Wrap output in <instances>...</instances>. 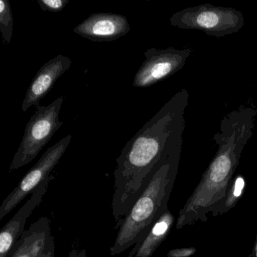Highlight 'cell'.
<instances>
[{"label": "cell", "instance_id": "cell-5", "mask_svg": "<svg viewBox=\"0 0 257 257\" xmlns=\"http://www.w3.org/2000/svg\"><path fill=\"white\" fill-rule=\"evenodd\" d=\"M63 102L64 97L61 96L49 106H37L25 127L20 147L10 165V172L31 163L55 132L61 128L63 121L59 119V115Z\"/></svg>", "mask_w": 257, "mask_h": 257}, {"label": "cell", "instance_id": "cell-19", "mask_svg": "<svg viewBox=\"0 0 257 257\" xmlns=\"http://www.w3.org/2000/svg\"><path fill=\"white\" fill-rule=\"evenodd\" d=\"M255 256L257 257V240H256V243H255Z\"/></svg>", "mask_w": 257, "mask_h": 257}, {"label": "cell", "instance_id": "cell-11", "mask_svg": "<svg viewBox=\"0 0 257 257\" xmlns=\"http://www.w3.org/2000/svg\"><path fill=\"white\" fill-rule=\"evenodd\" d=\"M51 235L50 219L43 216L24 231L12 248L9 257H39Z\"/></svg>", "mask_w": 257, "mask_h": 257}, {"label": "cell", "instance_id": "cell-6", "mask_svg": "<svg viewBox=\"0 0 257 257\" xmlns=\"http://www.w3.org/2000/svg\"><path fill=\"white\" fill-rule=\"evenodd\" d=\"M71 139V135H68L48 149L37 163L28 171L18 186L3 201L0 206V220H2L28 195L32 194L47 177L51 176L52 170L67 151Z\"/></svg>", "mask_w": 257, "mask_h": 257}, {"label": "cell", "instance_id": "cell-2", "mask_svg": "<svg viewBox=\"0 0 257 257\" xmlns=\"http://www.w3.org/2000/svg\"><path fill=\"white\" fill-rule=\"evenodd\" d=\"M172 118L169 109L162 108L127 143L117 159L112 201L115 228H119L144 192L153 169L168 150Z\"/></svg>", "mask_w": 257, "mask_h": 257}, {"label": "cell", "instance_id": "cell-8", "mask_svg": "<svg viewBox=\"0 0 257 257\" xmlns=\"http://www.w3.org/2000/svg\"><path fill=\"white\" fill-rule=\"evenodd\" d=\"M130 31L125 16L113 13H94L74 28L73 32L93 42H112Z\"/></svg>", "mask_w": 257, "mask_h": 257}, {"label": "cell", "instance_id": "cell-17", "mask_svg": "<svg viewBox=\"0 0 257 257\" xmlns=\"http://www.w3.org/2000/svg\"><path fill=\"white\" fill-rule=\"evenodd\" d=\"M195 248H182V249H171L168 253V257H188L195 253Z\"/></svg>", "mask_w": 257, "mask_h": 257}, {"label": "cell", "instance_id": "cell-18", "mask_svg": "<svg viewBox=\"0 0 257 257\" xmlns=\"http://www.w3.org/2000/svg\"><path fill=\"white\" fill-rule=\"evenodd\" d=\"M69 257H87L86 250L85 249H72L69 253Z\"/></svg>", "mask_w": 257, "mask_h": 257}, {"label": "cell", "instance_id": "cell-1", "mask_svg": "<svg viewBox=\"0 0 257 257\" xmlns=\"http://www.w3.org/2000/svg\"><path fill=\"white\" fill-rule=\"evenodd\" d=\"M254 115L255 112L247 108L234 111L222 120L220 132L214 137L219 144L217 153L195 192L180 210L177 228L205 220V215L213 213L225 199L241 152L252 134Z\"/></svg>", "mask_w": 257, "mask_h": 257}, {"label": "cell", "instance_id": "cell-9", "mask_svg": "<svg viewBox=\"0 0 257 257\" xmlns=\"http://www.w3.org/2000/svg\"><path fill=\"white\" fill-rule=\"evenodd\" d=\"M72 63L73 61L68 57L58 55L40 69L27 91L22 103L23 112L40 105V100L47 95L57 80L69 70Z\"/></svg>", "mask_w": 257, "mask_h": 257}, {"label": "cell", "instance_id": "cell-14", "mask_svg": "<svg viewBox=\"0 0 257 257\" xmlns=\"http://www.w3.org/2000/svg\"><path fill=\"white\" fill-rule=\"evenodd\" d=\"M244 186L245 182L243 177L241 176L237 177L233 185L230 186L227 193V197H225L222 202L215 209L214 211L213 212V215H216L218 213L221 214L232 207L236 201L241 196Z\"/></svg>", "mask_w": 257, "mask_h": 257}, {"label": "cell", "instance_id": "cell-3", "mask_svg": "<svg viewBox=\"0 0 257 257\" xmlns=\"http://www.w3.org/2000/svg\"><path fill=\"white\" fill-rule=\"evenodd\" d=\"M178 156L169 149L152 172L148 184L121 221L110 248L117 255L132 246H138L152 227L168 210V202L177 174Z\"/></svg>", "mask_w": 257, "mask_h": 257}, {"label": "cell", "instance_id": "cell-15", "mask_svg": "<svg viewBox=\"0 0 257 257\" xmlns=\"http://www.w3.org/2000/svg\"><path fill=\"white\" fill-rule=\"evenodd\" d=\"M37 3L43 12L61 13L69 4V0H38Z\"/></svg>", "mask_w": 257, "mask_h": 257}, {"label": "cell", "instance_id": "cell-10", "mask_svg": "<svg viewBox=\"0 0 257 257\" xmlns=\"http://www.w3.org/2000/svg\"><path fill=\"white\" fill-rule=\"evenodd\" d=\"M52 179V175L47 177L31 194V198L18 210L15 216L3 227L0 231V257H9L15 243L25 231V224L28 218L43 201Z\"/></svg>", "mask_w": 257, "mask_h": 257}, {"label": "cell", "instance_id": "cell-4", "mask_svg": "<svg viewBox=\"0 0 257 257\" xmlns=\"http://www.w3.org/2000/svg\"><path fill=\"white\" fill-rule=\"evenodd\" d=\"M170 23L180 29L204 31L219 38L238 32L245 22L242 13L234 9L203 4L174 13Z\"/></svg>", "mask_w": 257, "mask_h": 257}, {"label": "cell", "instance_id": "cell-13", "mask_svg": "<svg viewBox=\"0 0 257 257\" xmlns=\"http://www.w3.org/2000/svg\"><path fill=\"white\" fill-rule=\"evenodd\" d=\"M0 32L6 44H10L13 35V17L9 0L0 1Z\"/></svg>", "mask_w": 257, "mask_h": 257}, {"label": "cell", "instance_id": "cell-12", "mask_svg": "<svg viewBox=\"0 0 257 257\" xmlns=\"http://www.w3.org/2000/svg\"><path fill=\"white\" fill-rule=\"evenodd\" d=\"M174 222V216L167 210L152 227L138 246H134L127 257H150L165 240Z\"/></svg>", "mask_w": 257, "mask_h": 257}, {"label": "cell", "instance_id": "cell-16", "mask_svg": "<svg viewBox=\"0 0 257 257\" xmlns=\"http://www.w3.org/2000/svg\"><path fill=\"white\" fill-rule=\"evenodd\" d=\"M55 237L51 235L46 243V247L43 252L40 254L39 257H55Z\"/></svg>", "mask_w": 257, "mask_h": 257}, {"label": "cell", "instance_id": "cell-7", "mask_svg": "<svg viewBox=\"0 0 257 257\" xmlns=\"http://www.w3.org/2000/svg\"><path fill=\"white\" fill-rule=\"evenodd\" d=\"M191 54L189 48L148 49L144 53L145 61L135 75L133 86L147 88L172 76L184 67Z\"/></svg>", "mask_w": 257, "mask_h": 257}]
</instances>
